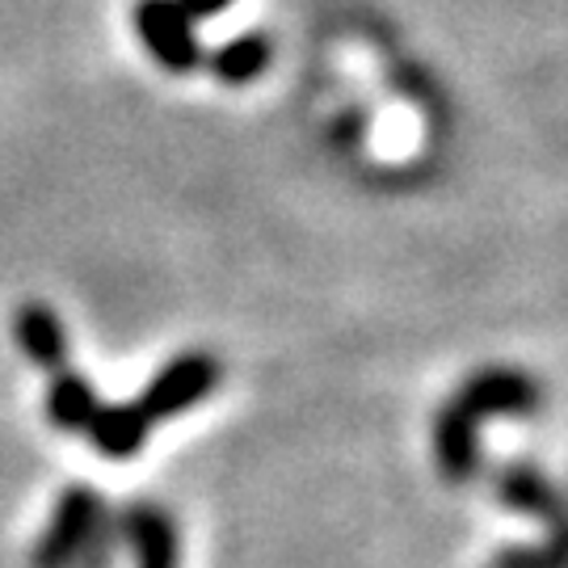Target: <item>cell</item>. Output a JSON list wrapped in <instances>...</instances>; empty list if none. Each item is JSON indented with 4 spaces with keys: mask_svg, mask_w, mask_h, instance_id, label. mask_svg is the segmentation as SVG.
I'll return each mask as SVG.
<instances>
[{
    "mask_svg": "<svg viewBox=\"0 0 568 568\" xmlns=\"http://www.w3.org/2000/svg\"><path fill=\"white\" fill-rule=\"evenodd\" d=\"M539 408V384L518 366H485L455 387L434 417V459L447 485H467L480 471V422L527 417Z\"/></svg>",
    "mask_w": 568,
    "mask_h": 568,
    "instance_id": "obj_1",
    "label": "cell"
},
{
    "mask_svg": "<svg viewBox=\"0 0 568 568\" xmlns=\"http://www.w3.org/2000/svg\"><path fill=\"white\" fill-rule=\"evenodd\" d=\"M501 506L523 509L548 527V544L539 548H509L488 568H568V497L551 485L539 467L514 464L497 476Z\"/></svg>",
    "mask_w": 568,
    "mask_h": 568,
    "instance_id": "obj_2",
    "label": "cell"
},
{
    "mask_svg": "<svg viewBox=\"0 0 568 568\" xmlns=\"http://www.w3.org/2000/svg\"><path fill=\"white\" fill-rule=\"evenodd\" d=\"M220 358L206 354V349H190V354H178L169 366H161L140 396V408L148 422H169L185 408L203 405L206 396L220 387Z\"/></svg>",
    "mask_w": 568,
    "mask_h": 568,
    "instance_id": "obj_3",
    "label": "cell"
},
{
    "mask_svg": "<svg viewBox=\"0 0 568 568\" xmlns=\"http://www.w3.org/2000/svg\"><path fill=\"white\" fill-rule=\"evenodd\" d=\"M102 509L105 506H102V493H98V488H84V485L63 488L30 565L34 568H77V556H81L84 539L93 535V527H98Z\"/></svg>",
    "mask_w": 568,
    "mask_h": 568,
    "instance_id": "obj_4",
    "label": "cell"
},
{
    "mask_svg": "<svg viewBox=\"0 0 568 568\" xmlns=\"http://www.w3.org/2000/svg\"><path fill=\"white\" fill-rule=\"evenodd\" d=\"M135 30L148 55L161 63L164 72H194L203 63V42L194 34V21L182 13L178 0H140L135 4Z\"/></svg>",
    "mask_w": 568,
    "mask_h": 568,
    "instance_id": "obj_5",
    "label": "cell"
},
{
    "mask_svg": "<svg viewBox=\"0 0 568 568\" xmlns=\"http://www.w3.org/2000/svg\"><path fill=\"white\" fill-rule=\"evenodd\" d=\"M119 539L135 551V568H178V527L173 514L152 501H131L114 514Z\"/></svg>",
    "mask_w": 568,
    "mask_h": 568,
    "instance_id": "obj_6",
    "label": "cell"
},
{
    "mask_svg": "<svg viewBox=\"0 0 568 568\" xmlns=\"http://www.w3.org/2000/svg\"><path fill=\"white\" fill-rule=\"evenodd\" d=\"M13 342L42 371H63L68 363V328L47 304H21L13 316Z\"/></svg>",
    "mask_w": 568,
    "mask_h": 568,
    "instance_id": "obj_7",
    "label": "cell"
},
{
    "mask_svg": "<svg viewBox=\"0 0 568 568\" xmlns=\"http://www.w3.org/2000/svg\"><path fill=\"white\" fill-rule=\"evenodd\" d=\"M148 429H152V422L143 417L140 405H98L84 434L105 459H131L148 443Z\"/></svg>",
    "mask_w": 568,
    "mask_h": 568,
    "instance_id": "obj_8",
    "label": "cell"
},
{
    "mask_svg": "<svg viewBox=\"0 0 568 568\" xmlns=\"http://www.w3.org/2000/svg\"><path fill=\"white\" fill-rule=\"evenodd\" d=\"M98 392L77 371H55V379L47 387V422L60 434H84V426L98 413Z\"/></svg>",
    "mask_w": 568,
    "mask_h": 568,
    "instance_id": "obj_9",
    "label": "cell"
},
{
    "mask_svg": "<svg viewBox=\"0 0 568 568\" xmlns=\"http://www.w3.org/2000/svg\"><path fill=\"white\" fill-rule=\"evenodd\" d=\"M270 55H274V47L265 34H241V39L224 42L220 51H211V60L203 63H211V72L224 84H248L270 68Z\"/></svg>",
    "mask_w": 568,
    "mask_h": 568,
    "instance_id": "obj_10",
    "label": "cell"
},
{
    "mask_svg": "<svg viewBox=\"0 0 568 568\" xmlns=\"http://www.w3.org/2000/svg\"><path fill=\"white\" fill-rule=\"evenodd\" d=\"M119 523H114V514L102 509V518H98V527L93 535L84 539L81 556H77V568H114V551H119Z\"/></svg>",
    "mask_w": 568,
    "mask_h": 568,
    "instance_id": "obj_11",
    "label": "cell"
},
{
    "mask_svg": "<svg viewBox=\"0 0 568 568\" xmlns=\"http://www.w3.org/2000/svg\"><path fill=\"white\" fill-rule=\"evenodd\" d=\"M182 4V13L190 21H206L215 18V13H224V9H232V0H178Z\"/></svg>",
    "mask_w": 568,
    "mask_h": 568,
    "instance_id": "obj_12",
    "label": "cell"
}]
</instances>
